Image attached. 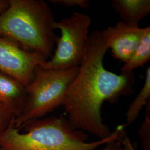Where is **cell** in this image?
I'll use <instances>...</instances> for the list:
<instances>
[{
    "label": "cell",
    "mask_w": 150,
    "mask_h": 150,
    "mask_svg": "<svg viewBox=\"0 0 150 150\" xmlns=\"http://www.w3.org/2000/svg\"><path fill=\"white\" fill-rule=\"evenodd\" d=\"M107 50L100 31L88 35L79 72L67 90L63 105L72 129L86 131L99 139L112 134L103 122V102L115 103L121 97L131 95L135 80L133 72L117 75L105 68Z\"/></svg>",
    "instance_id": "obj_1"
},
{
    "label": "cell",
    "mask_w": 150,
    "mask_h": 150,
    "mask_svg": "<svg viewBox=\"0 0 150 150\" xmlns=\"http://www.w3.org/2000/svg\"><path fill=\"white\" fill-rule=\"evenodd\" d=\"M14 117L0 137V150H96L111 141H120L126 132L125 125H120L107 138L88 142V135L73 129L64 117L30 121L22 126L23 133L15 127Z\"/></svg>",
    "instance_id": "obj_2"
},
{
    "label": "cell",
    "mask_w": 150,
    "mask_h": 150,
    "mask_svg": "<svg viewBox=\"0 0 150 150\" xmlns=\"http://www.w3.org/2000/svg\"><path fill=\"white\" fill-rule=\"evenodd\" d=\"M0 14V36L23 50L43 54L47 59L54 51L56 22L43 0H9Z\"/></svg>",
    "instance_id": "obj_3"
},
{
    "label": "cell",
    "mask_w": 150,
    "mask_h": 150,
    "mask_svg": "<svg viewBox=\"0 0 150 150\" xmlns=\"http://www.w3.org/2000/svg\"><path fill=\"white\" fill-rule=\"evenodd\" d=\"M79 67L80 66L66 70H50L38 65L31 82L26 87L27 99L24 110L13 119L15 127L20 129L27 122L42 118L63 106L67 90Z\"/></svg>",
    "instance_id": "obj_4"
},
{
    "label": "cell",
    "mask_w": 150,
    "mask_h": 150,
    "mask_svg": "<svg viewBox=\"0 0 150 150\" xmlns=\"http://www.w3.org/2000/svg\"><path fill=\"white\" fill-rule=\"evenodd\" d=\"M92 25L90 16L75 12L69 18L55 22L54 30L61 31L55 38L56 49L51 59L40 66L45 69L61 70L79 66L83 58Z\"/></svg>",
    "instance_id": "obj_5"
},
{
    "label": "cell",
    "mask_w": 150,
    "mask_h": 150,
    "mask_svg": "<svg viewBox=\"0 0 150 150\" xmlns=\"http://www.w3.org/2000/svg\"><path fill=\"white\" fill-rule=\"evenodd\" d=\"M46 61L47 59L43 54L25 51L0 36V71L26 87L33 80L36 67Z\"/></svg>",
    "instance_id": "obj_6"
},
{
    "label": "cell",
    "mask_w": 150,
    "mask_h": 150,
    "mask_svg": "<svg viewBox=\"0 0 150 150\" xmlns=\"http://www.w3.org/2000/svg\"><path fill=\"white\" fill-rule=\"evenodd\" d=\"M100 32L108 48H111L113 57L125 64L139 45L144 28L121 20L115 26L107 27Z\"/></svg>",
    "instance_id": "obj_7"
},
{
    "label": "cell",
    "mask_w": 150,
    "mask_h": 150,
    "mask_svg": "<svg viewBox=\"0 0 150 150\" xmlns=\"http://www.w3.org/2000/svg\"><path fill=\"white\" fill-rule=\"evenodd\" d=\"M27 99L26 88L20 82L0 71V103L15 116L23 112Z\"/></svg>",
    "instance_id": "obj_8"
},
{
    "label": "cell",
    "mask_w": 150,
    "mask_h": 150,
    "mask_svg": "<svg viewBox=\"0 0 150 150\" xmlns=\"http://www.w3.org/2000/svg\"><path fill=\"white\" fill-rule=\"evenodd\" d=\"M111 5L121 21L139 25L150 12V0H112Z\"/></svg>",
    "instance_id": "obj_9"
},
{
    "label": "cell",
    "mask_w": 150,
    "mask_h": 150,
    "mask_svg": "<svg viewBox=\"0 0 150 150\" xmlns=\"http://www.w3.org/2000/svg\"><path fill=\"white\" fill-rule=\"evenodd\" d=\"M150 59V27L144 28V34L139 45L129 61L121 69V74H129L144 66Z\"/></svg>",
    "instance_id": "obj_10"
},
{
    "label": "cell",
    "mask_w": 150,
    "mask_h": 150,
    "mask_svg": "<svg viewBox=\"0 0 150 150\" xmlns=\"http://www.w3.org/2000/svg\"><path fill=\"white\" fill-rule=\"evenodd\" d=\"M150 101V67L146 70L145 83L134 100L131 103L125 113L126 126L134 122L141 110Z\"/></svg>",
    "instance_id": "obj_11"
},
{
    "label": "cell",
    "mask_w": 150,
    "mask_h": 150,
    "mask_svg": "<svg viewBox=\"0 0 150 150\" xmlns=\"http://www.w3.org/2000/svg\"><path fill=\"white\" fill-rule=\"evenodd\" d=\"M144 121L139 129L138 134L143 150H150V101L146 105Z\"/></svg>",
    "instance_id": "obj_12"
},
{
    "label": "cell",
    "mask_w": 150,
    "mask_h": 150,
    "mask_svg": "<svg viewBox=\"0 0 150 150\" xmlns=\"http://www.w3.org/2000/svg\"><path fill=\"white\" fill-rule=\"evenodd\" d=\"M14 117L13 114L0 103V137Z\"/></svg>",
    "instance_id": "obj_13"
},
{
    "label": "cell",
    "mask_w": 150,
    "mask_h": 150,
    "mask_svg": "<svg viewBox=\"0 0 150 150\" xmlns=\"http://www.w3.org/2000/svg\"><path fill=\"white\" fill-rule=\"evenodd\" d=\"M50 2L54 5L65 7H79L84 9L88 8L90 4L88 0H50Z\"/></svg>",
    "instance_id": "obj_14"
},
{
    "label": "cell",
    "mask_w": 150,
    "mask_h": 150,
    "mask_svg": "<svg viewBox=\"0 0 150 150\" xmlns=\"http://www.w3.org/2000/svg\"><path fill=\"white\" fill-rule=\"evenodd\" d=\"M101 150H128L124 147L120 141H111L107 144L103 149Z\"/></svg>",
    "instance_id": "obj_15"
},
{
    "label": "cell",
    "mask_w": 150,
    "mask_h": 150,
    "mask_svg": "<svg viewBox=\"0 0 150 150\" xmlns=\"http://www.w3.org/2000/svg\"><path fill=\"white\" fill-rule=\"evenodd\" d=\"M121 145L123 146L124 147L127 149L128 150H136L134 145L132 144L131 140L129 139L128 135L126 133L123 134L122 138L119 141Z\"/></svg>",
    "instance_id": "obj_16"
},
{
    "label": "cell",
    "mask_w": 150,
    "mask_h": 150,
    "mask_svg": "<svg viewBox=\"0 0 150 150\" xmlns=\"http://www.w3.org/2000/svg\"><path fill=\"white\" fill-rule=\"evenodd\" d=\"M9 5L8 1L0 0V14L8 8Z\"/></svg>",
    "instance_id": "obj_17"
}]
</instances>
